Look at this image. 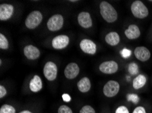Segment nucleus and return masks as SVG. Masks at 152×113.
Segmentation results:
<instances>
[{"instance_id":"30","label":"nucleus","mask_w":152,"mask_h":113,"mask_svg":"<svg viewBox=\"0 0 152 113\" xmlns=\"http://www.w3.org/2000/svg\"><path fill=\"white\" fill-rule=\"evenodd\" d=\"M19 113H32V112L31 111H29V110H23V111H21Z\"/></svg>"},{"instance_id":"9","label":"nucleus","mask_w":152,"mask_h":113,"mask_svg":"<svg viewBox=\"0 0 152 113\" xmlns=\"http://www.w3.org/2000/svg\"><path fill=\"white\" fill-rule=\"evenodd\" d=\"M80 48L85 54L94 55L97 51L96 43L90 40L85 39L80 42Z\"/></svg>"},{"instance_id":"18","label":"nucleus","mask_w":152,"mask_h":113,"mask_svg":"<svg viewBox=\"0 0 152 113\" xmlns=\"http://www.w3.org/2000/svg\"><path fill=\"white\" fill-rule=\"evenodd\" d=\"M147 79L146 76L142 74H139L132 81V87L134 89H140L146 85Z\"/></svg>"},{"instance_id":"2","label":"nucleus","mask_w":152,"mask_h":113,"mask_svg":"<svg viewBox=\"0 0 152 113\" xmlns=\"http://www.w3.org/2000/svg\"><path fill=\"white\" fill-rule=\"evenodd\" d=\"M130 10L132 15L139 19H144L149 16V10L144 3L140 0H136L131 4Z\"/></svg>"},{"instance_id":"17","label":"nucleus","mask_w":152,"mask_h":113,"mask_svg":"<svg viewBox=\"0 0 152 113\" xmlns=\"http://www.w3.org/2000/svg\"><path fill=\"white\" fill-rule=\"evenodd\" d=\"M42 81L41 78L38 75H35L30 81L29 83V89L32 92L36 93L40 91L42 89Z\"/></svg>"},{"instance_id":"13","label":"nucleus","mask_w":152,"mask_h":113,"mask_svg":"<svg viewBox=\"0 0 152 113\" xmlns=\"http://www.w3.org/2000/svg\"><path fill=\"white\" fill-rule=\"evenodd\" d=\"M77 19L80 26L84 29L90 28L93 24L90 14L87 12H82L79 13Z\"/></svg>"},{"instance_id":"5","label":"nucleus","mask_w":152,"mask_h":113,"mask_svg":"<svg viewBox=\"0 0 152 113\" xmlns=\"http://www.w3.org/2000/svg\"><path fill=\"white\" fill-rule=\"evenodd\" d=\"M64 17L61 14H55L48 20L47 26L50 31H57L60 30L64 25Z\"/></svg>"},{"instance_id":"7","label":"nucleus","mask_w":152,"mask_h":113,"mask_svg":"<svg viewBox=\"0 0 152 113\" xmlns=\"http://www.w3.org/2000/svg\"><path fill=\"white\" fill-rule=\"evenodd\" d=\"M119 69V64L114 60L103 62L99 66V70L101 73L107 75H112L117 72Z\"/></svg>"},{"instance_id":"12","label":"nucleus","mask_w":152,"mask_h":113,"mask_svg":"<svg viewBox=\"0 0 152 113\" xmlns=\"http://www.w3.org/2000/svg\"><path fill=\"white\" fill-rule=\"evenodd\" d=\"M80 68L78 64L75 62L69 63L64 70V75L68 79H73L79 74Z\"/></svg>"},{"instance_id":"31","label":"nucleus","mask_w":152,"mask_h":113,"mask_svg":"<svg viewBox=\"0 0 152 113\" xmlns=\"http://www.w3.org/2000/svg\"><path fill=\"white\" fill-rule=\"evenodd\" d=\"M71 2H77V1H70Z\"/></svg>"},{"instance_id":"1","label":"nucleus","mask_w":152,"mask_h":113,"mask_svg":"<svg viewBox=\"0 0 152 113\" xmlns=\"http://www.w3.org/2000/svg\"><path fill=\"white\" fill-rule=\"evenodd\" d=\"M100 12L103 19L108 23H113L118 18V14L115 8L106 1H103L100 3Z\"/></svg>"},{"instance_id":"27","label":"nucleus","mask_w":152,"mask_h":113,"mask_svg":"<svg viewBox=\"0 0 152 113\" xmlns=\"http://www.w3.org/2000/svg\"><path fill=\"white\" fill-rule=\"evenodd\" d=\"M132 113H147L145 108L142 106H139V107H136L134 110L132 111Z\"/></svg>"},{"instance_id":"15","label":"nucleus","mask_w":152,"mask_h":113,"mask_svg":"<svg viewBox=\"0 0 152 113\" xmlns=\"http://www.w3.org/2000/svg\"><path fill=\"white\" fill-rule=\"evenodd\" d=\"M124 34L128 40H137L140 36V31L139 27L137 24H132L128 26L124 31Z\"/></svg>"},{"instance_id":"16","label":"nucleus","mask_w":152,"mask_h":113,"mask_svg":"<svg viewBox=\"0 0 152 113\" xmlns=\"http://www.w3.org/2000/svg\"><path fill=\"white\" fill-rule=\"evenodd\" d=\"M105 41L110 46H116L120 42V36L115 31H111L105 36Z\"/></svg>"},{"instance_id":"24","label":"nucleus","mask_w":152,"mask_h":113,"mask_svg":"<svg viewBox=\"0 0 152 113\" xmlns=\"http://www.w3.org/2000/svg\"><path fill=\"white\" fill-rule=\"evenodd\" d=\"M58 113H73L71 108L66 105H61L58 108Z\"/></svg>"},{"instance_id":"4","label":"nucleus","mask_w":152,"mask_h":113,"mask_svg":"<svg viewBox=\"0 0 152 113\" xmlns=\"http://www.w3.org/2000/svg\"><path fill=\"white\" fill-rule=\"evenodd\" d=\"M120 85L115 80H110L107 82L103 87V94L107 98H113L119 94Z\"/></svg>"},{"instance_id":"20","label":"nucleus","mask_w":152,"mask_h":113,"mask_svg":"<svg viewBox=\"0 0 152 113\" xmlns=\"http://www.w3.org/2000/svg\"><path fill=\"white\" fill-rule=\"evenodd\" d=\"M139 66L135 62H131L128 65V72L131 75H136L139 73Z\"/></svg>"},{"instance_id":"23","label":"nucleus","mask_w":152,"mask_h":113,"mask_svg":"<svg viewBox=\"0 0 152 113\" xmlns=\"http://www.w3.org/2000/svg\"><path fill=\"white\" fill-rule=\"evenodd\" d=\"M79 113H96V110L91 106L85 105L81 108Z\"/></svg>"},{"instance_id":"22","label":"nucleus","mask_w":152,"mask_h":113,"mask_svg":"<svg viewBox=\"0 0 152 113\" xmlns=\"http://www.w3.org/2000/svg\"><path fill=\"white\" fill-rule=\"evenodd\" d=\"M9 43L6 37V36L3 34H0V48L1 50L8 49Z\"/></svg>"},{"instance_id":"19","label":"nucleus","mask_w":152,"mask_h":113,"mask_svg":"<svg viewBox=\"0 0 152 113\" xmlns=\"http://www.w3.org/2000/svg\"><path fill=\"white\" fill-rule=\"evenodd\" d=\"M91 87V81L88 77H83L79 81L77 87L81 93H87L90 90Z\"/></svg>"},{"instance_id":"6","label":"nucleus","mask_w":152,"mask_h":113,"mask_svg":"<svg viewBox=\"0 0 152 113\" xmlns=\"http://www.w3.org/2000/svg\"><path fill=\"white\" fill-rule=\"evenodd\" d=\"M44 75L49 81L56 79L57 76V67L53 62H47L44 66Z\"/></svg>"},{"instance_id":"14","label":"nucleus","mask_w":152,"mask_h":113,"mask_svg":"<svg viewBox=\"0 0 152 113\" xmlns=\"http://www.w3.org/2000/svg\"><path fill=\"white\" fill-rule=\"evenodd\" d=\"M23 52L25 56L27 59L31 60L38 59L40 56V52L38 48L32 45L25 46L24 48Z\"/></svg>"},{"instance_id":"10","label":"nucleus","mask_w":152,"mask_h":113,"mask_svg":"<svg viewBox=\"0 0 152 113\" xmlns=\"http://www.w3.org/2000/svg\"><path fill=\"white\" fill-rule=\"evenodd\" d=\"M134 54L137 59L142 62L149 60L151 58L150 51L148 48L145 46H139V47L136 48Z\"/></svg>"},{"instance_id":"3","label":"nucleus","mask_w":152,"mask_h":113,"mask_svg":"<svg viewBox=\"0 0 152 113\" xmlns=\"http://www.w3.org/2000/svg\"><path fill=\"white\" fill-rule=\"evenodd\" d=\"M43 19V16L40 11H33L27 16L25 20V26L29 29H34L38 27Z\"/></svg>"},{"instance_id":"25","label":"nucleus","mask_w":152,"mask_h":113,"mask_svg":"<svg viewBox=\"0 0 152 113\" xmlns=\"http://www.w3.org/2000/svg\"><path fill=\"white\" fill-rule=\"evenodd\" d=\"M120 54L121 55V57L127 59L128 58L131 56V54H132V51L130 50L127 49V48H124L123 50H121Z\"/></svg>"},{"instance_id":"8","label":"nucleus","mask_w":152,"mask_h":113,"mask_svg":"<svg viewBox=\"0 0 152 113\" xmlns=\"http://www.w3.org/2000/svg\"><path fill=\"white\" fill-rule=\"evenodd\" d=\"M70 43V38L66 35L55 37L52 40V46L55 50H62L66 48Z\"/></svg>"},{"instance_id":"29","label":"nucleus","mask_w":152,"mask_h":113,"mask_svg":"<svg viewBox=\"0 0 152 113\" xmlns=\"http://www.w3.org/2000/svg\"><path fill=\"white\" fill-rule=\"evenodd\" d=\"M62 99L66 102H70L71 101V97L68 94H64L62 95Z\"/></svg>"},{"instance_id":"28","label":"nucleus","mask_w":152,"mask_h":113,"mask_svg":"<svg viewBox=\"0 0 152 113\" xmlns=\"http://www.w3.org/2000/svg\"><path fill=\"white\" fill-rule=\"evenodd\" d=\"M7 94V91L5 87L3 85L0 86V98H3L4 97H5Z\"/></svg>"},{"instance_id":"21","label":"nucleus","mask_w":152,"mask_h":113,"mask_svg":"<svg viewBox=\"0 0 152 113\" xmlns=\"http://www.w3.org/2000/svg\"><path fill=\"white\" fill-rule=\"evenodd\" d=\"M0 113H16V109L10 104H4L0 108Z\"/></svg>"},{"instance_id":"11","label":"nucleus","mask_w":152,"mask_h":113,"mask_svg":"<svg viewBox=\"0 0 152 113\" xmlns=\"http://www.w3.org/2000/svg\"><path fill=\"white\" fill-rule=\"evenodd\" d=\"M14 13V6L11 4H2L0 5V20L6 21L12 17Z\"/></svg>"},{"instance_id":"26","label":"nucleus","mask_w":152,"mask_h":113,"mask_svg":"<svg viewBox=\"0 0 152 113\" xmlns=\"http://www.w3.org/2000/svg\"><path fill=\"white\" fill-rule=\"evenodd\" d=\"M115 113H130V111H129L128 108L126 106L121 105L117 108Z\"/></svg>"}]
</instances>
